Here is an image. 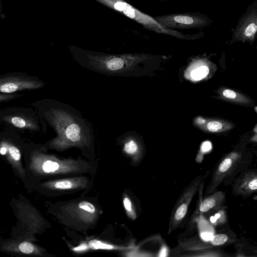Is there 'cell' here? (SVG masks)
<instances>
[{"label": "cell", "instance_id": "cell-1", "mask_svg": "<svg viewBox=\"0 0 257 257\" xmlns=\"http://www.w3.org/2000/svg\"><path fill=\"white\" fill-rule=\"evenodd\" d=\"M46 102L44 117L54 128L56 136L42 146L47 151L62 152L72 148L90 151L94 139L91 123L71 106L55 100Z\"/></svg>", "mask_w": 257, "mask_h": 257}, {"label": "cell", "instance_id": "cell-2", "mask_svg": "<svg viewBox=\"0 0 257 257\" xmlns=\"http://www.w3.org/2000/svg\"><path fill=\"white\" fill-rule=\"evenodd\" d=\"M23 161L32 192L33 185L37 182L58 176L94 174L96 166L93 161L61 158L49 154L42 145L32 143L25 145Z\"/></svg>", "mask_w": 257, "mask_h": 257}, {"label": "cell", "instance_id": "cell-3", "mask_svg": "<svg viewBox=\"0 0 257 257\" xmlns=\"http://www.w3.org/2000/svg\"><path fill=\"white\" fill-rule=\"evenodd\" d=\"M74 59L82 67L108 76L133 77L138 74L141 64L148 59L143 53L109 54L83 50L72 51Z\"/></svg>", "mask_w": 257, "mask_h": 257}, {"label": "cell", "instance_id": "cell-4", "mask_svg": "<svg viewBox=\"0 0 257 257\" xmlns=\"http://www.w3.org/2000/svg\"><path fill=\"white\" fill-rule=\"evenodd\" d=\"M47 212L61 224L85 233L94 227L101 210L94 201L80 198L66 201L46 202Z\"/></svg>", "mask_w": 257, "mask_h": 257}, {"label": "cell", "instance_id": "cell-5", "mask_svg": "<svg viewBox=\"0 0 257 257\" xmlns=\"http://www.w3.org/2000/svg\"><path fill=\"white\" fill-rule=\"evenodd\" d=\"M9 204L17 219L15 225L12 227V238L36 242L39 240L36 235L41 234L51 228V223L22 194L13 197Z\"/></svg>", "mask_w": 257, "mask_h": 257}, {"label": "cell", "instance_id": "cell-6", "mask_svg": "<svg viewBox=\"0 0 257 257\" xmlns=\"http://www.w3.org/2000/svg\"><path fill=\"white\" fill-rule=\"evenodd\" d=\"M251 162L250 156L240 151H232L223 156L213 168L204 196L216 190L221 184L230 185L235 177Z\"/></svg>", "mask_w": 257, "mask_h": 257}, {"label": "cell", "instance_id": "cell-7", "mask_svg": "<svg viewBox=\"0 0 257 257\" xmlns=\"http://www.w3.org/2000/svg\"><path fill=\"white\" fill-rule=\"evenodd\" d=\"M238 240L236 234L227 226L217 230L209 240L202 239L197 235L180 238L169 255L178 257L189 251L223 248L236 243Z\"/></svg>", "mask_w": 257, "mask_h": 257}, {"label": "cell", "instance_id": "cell-8", "mask_svg": "<svg viewBox=\"0 0 257 257\" xmlns=\"http://www.w3.org/2000/svg\"><path fill=\"white\" fill-rule=\"evenodd\" d=\"M211 171L199 174L183 189L171 211L167 234L174 231L185 224L190 206L195 195L203 188L206 178Z\"/></svg>", "mask_w": 257, "mask_h": 257}, {"label": "cell", "instance_id": "cell-9", "mask_svg": "<svg viewBox=\"0 0 257 257\" xmlns=\"http://www.w3.org/2000/svg\"><path fill=\"white\" fill-rule=\"evenodd\" d=\"M91 184L87 176L79 175L39 182L33 185L32 189L46 197H55L64 193L89 189Z\"/></svg>", "mask_w": 257, "mask_h": 257}, {"label": "cell", "instance_id": "cell-10", "mask_svg": "<svg viewBox=\"0 0 257 257\" xmlns=\"http://www.w3.org/2000/svg\"><path fill=\"white\" fill-rule=\"evenodd\" d=\"M25 144L17 138L0 136V155L11 166L16 177L20 180L29 193H32L23 161Z\"/></svg>", "mask_w": 257, "mask_h": 257}, {"label": "cell", "instance_id": "cell-11", "mask_svg": "<svg viewBox=\"0 0 257 257\" xmlns=\"http://www.w3.org/2000/svg\"><path fill=\"white\" fill-rule=\"evenodd\" d=\"M111 9L121 13L141 24L145 29L158 34L175 37L177 34L174 30L167 28L150 16L132 7L124 0H94Z\"/></svg>", "mask_w": 257, "mask_h": 257}, {"label": "cell", "instance_id": "cell-12", "mask_svg": "<svg viewBox=\"0 0 257 257\" xmlns=\"http://www.w3.org/2000/svg\"><path fill=\"white\" fill-rule=\"evenodd\" d=\"M165 27L173 30L202 29L211 24L212 20L200 12L178 13L153 17Z\"/></svg>", "mask_w": 257, "mask_h": 257}, {"label": "cell", "instance_id": "cell-13", "mask_svg": "<svg viewBox=\"0 0 257 257\" xmlns=\"http://www.w3.org/2000/svg\"><path fill=\"white\" fill-rule=\"evenodd\" d=\"M45 82L38 77L23 72H13L0 75V92L15 93L24 90L38 89Z\"/></svg>", "mask_w": 257, "mask_h": 257}, {"label": "cell", "instance_id": "cell-14", "mask_svg": "<svg viewBox=\"0 0 257 257\" xmlns=\"http://www.w3.org/2000/svg\"><path fill=\"white\" fill-rule=\"evenodd\" d=\"M0 121L22 130L40 131L36 114L26 108L11 107L1 110Z\"/></svg>", "mask_w": 257, "mask_h": 257}, {"label": "cell", "instance_id": "cell-15", "mask_svg": "<svg viewBox=\"0 0 257 257\" xmlns=\"http://www.w3.org/2000/svg\"><path fill=\"white\" fill-rule=\"evenodd\" d=\"M0 251L16 256L50 257L45 248L33 242L0 236Z\"/></svg>", "mask_w": 257, "mask_h": 257}, {"label": "cell", "instance_id": "cell-16", "mask_svg": "<svg viewBox=\"0 0 257 257\" xmlns=\"http://www.w3.org/2000/svg\"><path fill=\"white\" fill-rule=\"evenodd\" d=\"M257 32V0L248 6L232 31L231 43L253 42Z\"/></svg>", "mask_w": 257, "mask_h": 257}, {"label": "cell", "instance_id": "cell-17", "mask_svg": "<svg viewBox=\"0 0 257 257\" xmlns=\"http://www.w3.org/2000/svg\"><path fill=\"white\" fill-rule=\"evenodd\" d=\"M230 185L232 193L245 199L256 193L257 170L249 167L241 171L234 179Z\"/></svg>", "mask_w": 257, "mask_h": 257}, {"label": "cell", "instance_id": "cell-18", "mask_svg": "<svg viewBox=\"0 0 257 257\" xmlns=\"http://www.w3.org/2000/svg\"><path fill=\"white\" fill-rule=\"evenodd\" d=\"M226 201V193L220 190H215L212 193L201 198L192 214V218L204 216L224 205Z\"/></svg>", "mask_w": 257, "mask_h": 257}, {"label": "cell", "instance_id": "cell-19", "mask_svg": "<svg viewBox=\"0 0 257 257\" xmlns=\"http://www.w3.org/2000/svg\"><path fill=\"white\" fill-rule=\"evenodd\" d=\"M119 140L123 153L130 158L134 164H139L144 157V149L139 138L131 132L122 136Z\"/></svg>", "mask_w": 257, "mask_h": 257}, {"label": "cell", "instance_id": "cell-20", "mask_svg": "<svg viewBox=\"0 0 257 257\" xmlns=\"http://www.w3.org/2000/svg\"><path fill=\"white\" fill-rule=\"evenodd\" d=\"M207 221L211 225L215 227L224 225L228 221L227 206L223 205L205 215Z\"/></svg>", "mask_w": 257, "mask_h": 257}, {"label": "cell", "instance_id": "cell-21", "mask_svg": "<svg viewBox=\"0 0 257 257\" xmlns=\"http://www.w3.org/2000/svg\"><path fill=\"white\" fill-rule=\"evenodd\" d=\"M222 248L189 251L181 253L178 257L230 256L233 255L224 251Z\"/></svg>", "mask_w": 257, "mask_h": 257}, {"label": "cell", "instance_id": "cell-22", "mask_svg": "<svg viewBox=\"0 0 257 257\" xmlns=\"http://www.w3.org/2000/svg\"><path fill=\"white\" fill-rule=\"evenodd\" d=\"M122 202L127 216L132 220H135L137 217V213L134 205L127 194H123Z\"/></svg>", "mask_w": 257, "mask_h": 257}, {"label": "cell", "instance_id": "cell-23", "mask_svg": "<svg viewBox=\"0 0 257 257\" xmlns=\"http://www.w3.org/2000/svg\"><path fill=\"white\" fill-rule=\"evenodd\" d=\"M209 73V69L205 66H202L193 70L191 76L195 80H199L205 77Z\"/></svg>", "mask_w": 257, "mask_h": 257}, {"label": "cell", "instance_id": "cell-24", "mask_svg": "<svg viewBox=\"0 0 257 257\" xmlns=\"http://www.w3.org/2000/svg\"><path fill=\"white\" fill-rule=\"evenodd\" d=\"M23 96L21 94L17 93H6L0 92V103L11 100Z\"/></svg>", "mask_w": 257, "mask_h": 257}, {"label": "cell", "instance_id": "cell-25", "mask_svg": "<svg viewBox=\"0 0 257 257\" xmlns=\"http://www.w3.org/2000/svg\"><path fill=\"white\" fill-rule=\"evenodd\" d=\"M207 127L209 131L215 132L222 128V124L217 121H212L208 123Z\"/></svg>", "mask_w": 257, "mask_h": 257}, {"label": "cell", "instance_id": "cell-26", "mask_svg": "<svg viewBox=\"0 0 257 257\" xmlns=\"http://www.w3.org/2000/svg\"><path fill=\"white\" fill-rule=\"evenodd\" d=\"M223 95L228 98L233 99L236 96V93L230 89H225L223 92Z\"/></svg>", "mask_w": 257, "mask_h": 257}, {"label": "cell", "instance_id": "cell-27", "mask_svg": "<svg viewBox=\"0 0 257 257\" xmlns=\"http://www.w3.org/2000/svg\"><path fill=\"white\" fill-rule=\"evenodd\" d=\"M205 122V120L203 118H198L197 123L199 124H203Z\"/></svg>", "mask_w": 257, "mask_h": 257}, {"label": "cell", "instance_id": "cell-28", "mask_svg": "<svg viewBox=\"0 0 257 257\" xmlns=\"http://www.w3.org/2000/svg\"><path fill=\"white\" fill-rule=\"evenodd\" d=\"M3 10L2 3V1L0 0V14H1Z\"/></svg>", "mask_w": 257, "mask_h": 257}]
</instances>
